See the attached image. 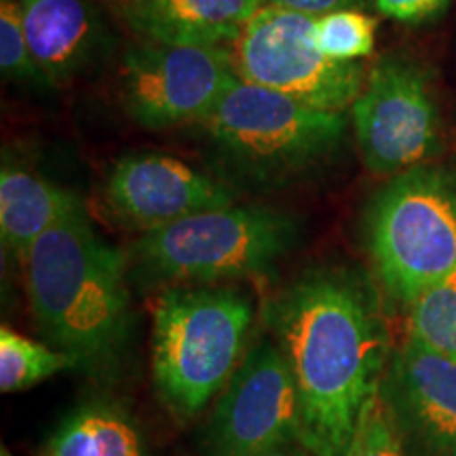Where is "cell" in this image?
Here are the masks:
<instances>
[{"label":"cell","mask_w":456,"mask_h":456,"mask_svg":"<svg viewBox=\"0 0 456 456\" xmlns=\"http://www.w3.org/2000/svg\"><path fill=\"white\" fill-rule=\"evenodd\" d=\"M380 15L403 24H419L446 7L448 0H374Z\"/></svg>","instance_id":"obj_22"},{"label":"cell","mask_w":456,"mask_h":456,"mask_svg":"<svg viewBox=\"0 0 456 456\" xmlns=\"http://www.w3.org/2000/svg\"><path fill=\"white\" fill-rule=\"evenodd\" d=\"M3 456H13V454H9V452H7V450H4V448H3Z\"/></svg>","instance_id":"obj_25"},{"label":"cell","mask_w":456,"mask_h":456,"mask_svg":"<svg viewBox=\"0 0 456 456\" xmlns=\"http://www.w3.org/2000/svg\"><path fill=\"white\" fill-rule=\"evenodd\" d=\"M406 336L456 359V273L406 305Z\"/></svg>","instance_id":"obj_18"},{"label":"cell","mask_w":456,"mask_h":456,"mask_svg":"<svg viewBox=\"0 0 456 456\" xmlns=\"http://www.w3.org/2000/svg\"><path fill=\"white\" fill-rule=\"evenodd\" d=\"M345 456H408L406 442L380 391L363 408Z\"/></svg>","instance_id":"obj_21"},{"label":"cell","mask_w":456,"mask_h":456,"mask_svg":"<svg viewBox=\"0 0 456 456\" xmlns=\"http://www.w3.org/2000/svg\"><path fill=\"white\" fill-rule=\"evenodd\" d=\"M64 370H78L70 355L53 349L47 342L28 338L9 326L0 330V389L3 393L26 391Z\"/></svg>","instance_id":"obj_17"},{"label":"cell","mask_w":456,"mask_h":456,"mask_svg":"<svg viewBox=\"0 0 456 456\" xmlns=\"http://www.w3.org/2000/svg\"><path fill=\"white\" fill-rule=\"evenodd\" d=\"M85 208L68 188L4 161L0 169V237L4 252L24 262L28 249L45 232Z\"/></svg>","instance_id":"obj_15"},{"label":"cell","mask_w":456,"mask_h":456,"mask_svg":"<svg viewBox=\"0 0 456 456\" xmlns=\"http://www.w3.org/2000/svg\"><path fill=\"white\" fill-rule=\"evenodd\" d=\"M30 51L51 85L91 70L108 49V30L89 0H20Z\"/></svg>","instance_id":"obj_13"},{"label":"cell","mask_w":456,"mask_h":456,"mask_svg":"<svg viewBox=\"0 0 456 456\" xmlns=\"http://www.w3.org/2000/svg\"><path fill=\"white\" fill-rule=\"evenodd\" d=\"M21 265L30 313L47 345L78 370L112 374L134 328L129 256L108 243L81 208L45 232Z\"/></svg>","instance_id":"obj_2"},{"label":"cell","mask_w":456,"mask_h":456,"mask_svg":"<svg viewBox=\"0 0 456 456\" xmlns=\"http://www.w3.org/2000/svg\"><path fill=\"white\" fill-rule=\"evenodd\" d=\"M300 235L294 214L235 203L142 232L127 256L135 281L146 288L222 285L269 277Z\"/></svg>","instance_id":"obj_4"},{"label":"cell","mask_w":456,"mask_h":456,"mask_svg":"<svg viewBox=\"0 0 456 456\" xmlns=\"http://www.w3.org/2000/svg\"><path fill=\"white\" fill-rule=\"evenodd\" d=\"M376 20L357 9H340L315 17V43L336 61H355L374 51Z\"/></svg>","instance_id":"obj_19"},{"label":"cell","mask_w":456,"mask_h":456,"mask_svg":"<svg viewBox=\"0 0 456 456\" xmlns=\"http://www.w3.org/2000/svg\"><path fill=\"white\" fill-rule=\"evenodd\" d=\"M265 319L292 370L300 444L345 456L393 355L374 292L349 269L315 266L266 305Z\"/></svg>","instance_id":"obj_1"},{"label":"cell","mask_w":456,"mask_h":456,"mask_svg":"<svg viewBox=\"0 0 456 456\" xmlns=\"http://www.w3.org/2000/svg\"><path fill=\"white\" fill-rule=\"evenodd\" d=\"M239 81L226 47H175L142 41L121 61V100L146 129L203 123Z\"/></svg>","instance_id":"obj_9"},{"label":"cell","mask_w":456,"mask_h":456,"mask_svg":"<svg viewBox=\"0 0 456 456\" xmlns=\"http://www.w3.org/2000/svg\"><path fill=\"white\" fill-rule=\"evenodd\" d=\"M288 442H300L298 393L283 351L262 336L214 402L205 456H266Z\"/></svg>","instance_id":"obj_10"},{"label":"cell","mask_w":456,"mask_h":456,"mask_svg":"<svg viewBox=\"0 0 456 456\" xmlns=\"http://www.w3.org/2000/svg\"><path fill=\"white\" fill-rule=\"evenodd\" d=\"M366 248L376 277L410 305L456 273V171L419 165L389 178L366 212Z\"/></svg>","instance_id":"obj_6"},{"label":"cell","mask_w":456,"mask_h":456,"mask_svg":"<svg viewBox=\"0 0 456 456\" xmlns=\"http://www.w3.org/2000/svg\"><path fill=\"white\" fill-rule=\"evenodd\" d=\"M0 70L7 81L51 87L28 45L20 0H0Z\"/></svg>","instance_id":"obj_20"},{"label":"cell","mask_w":456,"mask_h":456,"mask_svg":"<svg viewBox=\"0 0 456 456\" xmlns=\"http://www.w3.org/2000/svg\"><path fill=\"white\" fill-rule=\"evenodd\" d=\"M45 456H151L144 437L127 412L94 402L61 420Z\"/></svg>","instance_id":"obj_16"},{"label":"cell","mask_w":456,"mask_h":456,"mask_svg":"<svg viewBox=\"0 0 456 456\" xmlns=\"http://www.w3.org/2000/svg\"><path fill=\"white\" fill-rule=\"evenodd\" d=\"M203 127L239 178L279 188L332 161L345 140L346 118L239 78Z\"/></svg>","instance_id":"obj_5"},{"label":"cell","mask_w":456,"mask_h":456,"mask_svg":"<svg viewBox=\"0 0 456 456\" xmlns=\"http://www.w3.org/2000/svg\"><path fill=\"white\" fill-rule=\"evenodd\" d=\"M266 456H315V454H313L309 448L302 446L300 442H288L283 444V446H279L277 450H273V452Z\"/></svg>","instance_id":"obj_24"},{"label":"cell","mask_w":456,"mask_h":456,"mask_svg":"<svg viewBox=\"0 0 456 456\" xmlns=\"http://www.w3.org/2000/svg\"><path fill=\"white\" fill-rule=\"evenodd\" d=\"M262 4L265 0H123L121 13L142 41L226 47Z\"/></svg>","instance_id":"obj_14"},{"label":"cell","mask_w":456,"mask_h":456,"mask_svg":"<svg viewBox=\"0 0 456 456\" xmlns=\"http://www.w3.org/2000/svg\"><path fill=\"white\" fill-rule=\"evenodd\" d=\"M366 0H265V4H279V7L300 11L306 15H323L340 9H355Z\"/></svg>","instance_id":"obj_23"},{"label":"cell","mask_w":456,"mask_h":456,"mask_svg":"<svg viewBox=\"0 0 456 456\" xmlns=\"http://www.w3.org/2000/svg\"><path fill=\"white\" fill-rule=\"evenodd\" d=\"M254 317V298L232 283L159 292L152 305V380L175 419H195L224 391L249 351Z\"/></svg>","instance_id":"obj_3"},{"label":"cell","mask_w":456,"mask_h":456,"mask_svg":"<svg viewBox=\"0 0 456 456\" xmlns=\"http://www.w3.org/2000/svg\"><path fill=\"white\" fill-rule=\"evenodd\" d=\"M232 64L241 81L260 85L322 110L355 104L366 83L357 61H336L315 43V17L262 4L232 43Z\"/></svg>","instance_id":"obj_7"},{"label":"cell","mask_w":456,"mask_h":456,"mask_svg":"<svg viewBox=\"0 0 456 456\" xmlns=\"http://www.w3.org/2000/svg\"><path fill=\"white\" fill-rule=\"evenodd\" d=\"M380 393L403 442L423 456H456V359L406 336Z\"/></svg>","instance_id":"obj_12"},{"label":"cell","mask_w":456,"mask_h":456,"mask_svg":"<svg viewBox=\"0 0 456 456\" xmlns=\"http://www.w3.org/2000/svg\"><path fill=\"white\" fill-rule=\"evenodd\" d=\"M351 114L359 155L374 175L393 178L440 155V106L429 72L410 57H380Z\"/></svg>","instance_id":"obj_8"},{"label":"cell","mask_w":456,"mask_h":456,"mask_svg":"<svg viewBox=\"0 0 456 456\" xmlns=\"http://www.w3.org/2000/svg\"><path fill=\"white\" fill-rule=\"evenodd\" d=\"M104 203L118 224L148 232L235 205L237 192L178 157L131 152L110 167Z\"/></svg>","instance_id":"obj_11"}]
</instances>
